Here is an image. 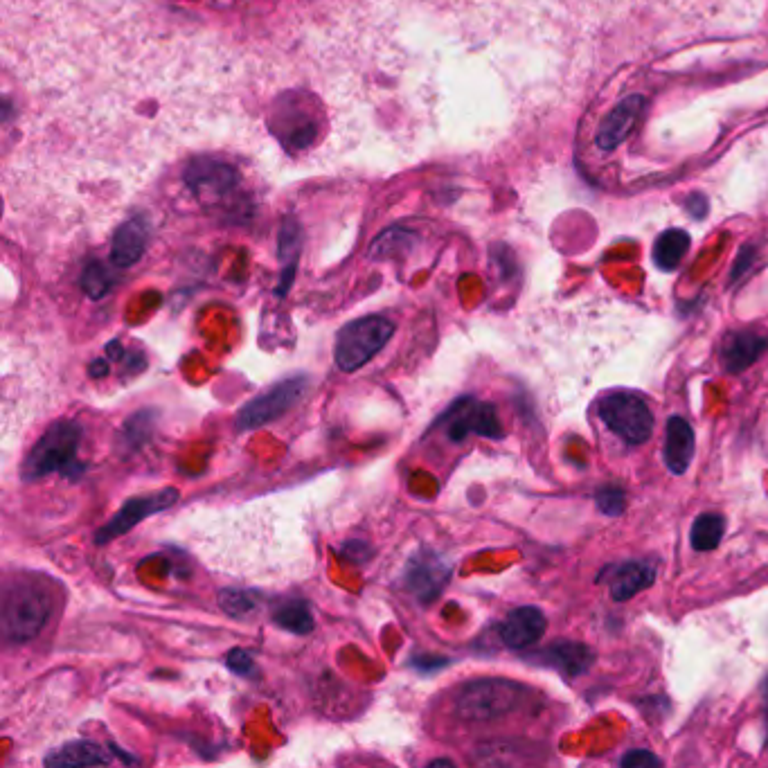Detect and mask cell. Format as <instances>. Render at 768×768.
<instances>
[{
  "mask_svg": "<svg viewBox=\"0 0 768 768\" xmlns=\"http://www.w3.org/2000/svg\"><path fill=\"white\" fill-rule=\"evenodd\" d=\"M79 442H82V426L68 419L52 424L32 446L23 462L21 476L25 482L41 480L50 473H61L66 478H79L86 471V464L77 460Z\"/></svg>",
  "mask_w": 768,
  "mask_h": 768,
  "instance_id": "1",
  "label": "cell"
},
{
  "mask_svg": "<svg viewBox=\"0 0 768 768\" xmlns=\"http://www.w3.org/2000/svg\"><path fill=\"white\" fill-rule=\"evenodd\" d=\"M52 615V597L37 582L16 579L3 588L0 624L7 642H30L46 627Z\"/></svg>",
  "mask_w": 768,
  "mask_h": 768,
  "instance_id": "2",
  "label": "cell"
},
{
  "mask_svg": "<svg viewBox=\"0 0 768 768\" xmlns=\"http://www.w3.org/2000/svg\"><path fill=\"white\" fill-rule=\"evenodd\" d=\"M525 696L528 690L507 678H478L462 687L455 699V710L464 721H496L519 710Z\"/></svg>",
  "mask_w": 768,
  "mask_h": 768,
  "instance_id": "3",
  "label": "cell"
},
{
  "mask_svg": "<svg viewBox=\"0 0 768 768\" xmlns=\"http://www.w3.org/2000/svg\"><path fill=\"white\" fill-rule=\"evenodd\" d=\"M395 334V323L386 316H363L343 325L334 343L338 370L356 372L368 365Z\"/></svg>",
  "mask_w": 768,
  "mask_h": 768,
  "instance_id": "4",
  "label": "cell"
},
{
  "mask_svg": "<svg viewBox=\"0 0 768 768\" xmlns=\"http://www.w3.org/2000/svg\"><path fill=\"white\" fill-rule=\"evenodd\" d=\"M600 417L611 431L631 446L645 444L654 433V415L645 399L633 392H613L600 401Z\"/></svg>",
  "mask_w": 768,
  "mask_h": 768,
  "instance_id": "5",
  "label": "cell"
},
{
  "mask_svg": "<svg viewBox=\"0 0 768 768\" xmlns=\"http://www.w3.org/2000/svg\"><path fill=\"white\" fill-rule=\"evenodd\" d=\"M307 392V377H291L280 383H275L269 390H264L262 395H257L244 404L237 415V428L239 431H255L266 424L275 422L282 415H287L289 410L305 397Z\"/></svg>",
  "mask_w": 768,
  "mask_h": 768,
  "instance_id": "6",
  "label": "cell"
},
{
  "mask_svg": "<svg viewBox=\"0 0 768 768\" xmlns=\"http://www.w3.org/2000/svg\"><path fill=\"white\" fill-rule=\"evenodd\" d=\"M435 426H444L446 435L453 442L467 440L469 435L491 437V440H500L505 435L503 428H500L496 408L473 397H462L455 401Z\"/></svg>",
  "mask_w": 768,
  "mask_h": 768,
  "instance_id": "7",
  "label": "cell"
},
{
  "mask_svg": "<svg viewBox=\"0 0 768 768\" xmlns=\"http://www.w3.org/2000/svg\"><path fill=\"white\" fill-rule=\"evenodd\" d=\"M178 500V491L174 487L160 489L156 494H145V496H136L129 498L118 512L113 514V519L104 525V528L97 530L95 534V543H109L118 537H124V534L131 532L138 523H142L149 516L165 512V509L172 507Z\"/></svg>",
  "mask_w": 768,
  "mask_h": 768,
  "instance_id": "8",
  "label": "cell"
},
{
  "mask_svg": "<svg viewBox=\"0 0 768 768\" xmlns=\"http://www.w3.org/2000/svg\"><path fill=\"white\" fill-rule=\"evenodd\" d=\"M449 579L451 564L431 550L415 552V555L408 559L404 570L406 588L422 604L433 602L435 597L444 591V586L449 584Z\"/></svg>",
  "mask_w": 768,
  "mask_h": 768,
  "instance_id": "9",
  "label": "cell"
},
{
  "mask_svg": "<svg viewBox=\"0 0 768 768\" xmlns=\"http://www.w3.org/2000/svg\"><path fill=\"white\" fill-rule=\"evenodd\" d=\"M185 183L201 201L223 199L237 185L235 167L201 158L185 169Z\"/></svg>",
  "mask_w": 768,
  "mask_h": 768,
  "instance_id": "10",
  "label": "cell"
},
{
  "mask_svg": "<svg viewBox=\"0 0 768 768\" xmlns=\"http://www.w3.org/2000/svg\"><path fill=\"white\" fill-rule=\"evenodd\" d=\"M647 100L642 95H629L615 106V109L606 115L600 124V131H597V147L602 151H613L615 147H620L624 140H627L636 124L640 122L642 113H645Z\"/></svg>",
  "mask_w": 768,
  "mask_h": 768,
  "instance_id": "11",
  "label": "cell"
},
{
  "mask_svg": "<svg viewBox=\"0 0 768 768\" xmlns=\"http://www.w3.org/2000/svg\"><path fill=\"white\" fill-rule=\"evenodd\" d=\"M546 627V615L537 606H519V609L509 611L507 618L500 622L498 636L509 649H528L543 638Z\"/></svg>",
  "mask_w": 768,
  "mask_h": 768,
  "instance_id": "12",
  "label": "cell"
},
{
  "mask_svg": "<svg viewBox=\"0 0 768 768\" xmlns=\"http://www.w3.org/2000/svg\"><path fill=\"white\" fill-rule=\"evenodd\" d=\"M768 350V336L759 332H732L723 338L721 363L728 374L750 368Z\"/></svg>",
  "mask_w": 768,
  "mask_h": 768,
  "instance_id": "13",
  "label": "cell"
},
{
  "mask_svg": "<svg viewBox=\"0 0 768 768\" xmlns=\"http://www.w3.org/2000/svg\"><path fill=\"white\" fill-rule=\"evenodd\" d=\"M534 663H541L546 667L557 669L559 674H564L568 678H575L579 674H584L588 667L593 665V651L586 645H579V642H568V640H557L552 642L550 647L541 649L537 656H532Z\"/></svg>",
  "mask_w": 768,
  "mask_h": 768,
  "instance_id": "14",
  "label": "cell"
},
{
  "mask_svg": "<svg viewBox=\"0 0 768 768\" xmlns=\"http://www.w3.org/2000/svg\"><path fill=\"white\" fill-rule=\"evenodd\" d=\"M149 239V228L142 219H131L122 223L115 232L113 244H111V262L118 269H129L136 264L142 255H145Z\"/></svg>",
  "mask_w": 768,
  "mask_h": 768,
  "instance_id": "15",
  "label": "cell"
},
{
  "mask_svg": "<svg viewBox=\"0 0 768 768\" xmlns=\"http://www.w3.org/2000/svg\"><path fill=\"white\" fill-rule=\"evenodd\" d=\"M665 462L676 476L687 471L694 458V431L683 417H669L665 437Z\"/></svg>",
  "mask_w": 768,
  "mask_h": 768,
  "instance_id": "16",
  "label": "cell"
},
{
  "mask_svg": "<svg viewBox=\"0 0 768 768\" xmlns=\"http://www.w3.org/2000/svg\"><path fill=\"white\" fill-rule=\"evenodd\" d=\"M113 762V753L95 741H70L46 757V766L70 768V766H104Z\"/></svg>",
  "mask_w": 768,
  "mask_h": 768,
  "instance_id": "17",
  "label": "cell"
},
{
  "mask_svg": "<svg viewBox=\"0 0 768 768\" xmlns=\"http://www.w3.org/2000/svg\"><path fill=\"white\" fill-rule=\"evenodd\" d=\"M656 579V570L645 561H627L613 570L611 575V597L618 602H627L633 595L645 591Z\"/></svg>",
  "mask_w": 768,
  "mask_h": 768,
  "instance_id": "18",
  "label": "cell"
},
{
  "mask_svg": "<svg viewBox=\"0 0 768 768\" xmlns=\"http://www.w3.org/2000/svg\"><path fill=\"white\" fill-rule=\"evenodd\" d=\"M690 244L692 239L685 230H678V228L665 230L654 244V262L658 269L660 271L678 269L683 262V257L687 255V250H690Z\"/></svg>",
  "mask_w": 768,
  "mask_h": 768,
  "instance_id": "19",
  "label": "cell"
},
{
  "mask_svg": "<svg viewBox=\"0 0 768 768\" xmlns=\"http://www.w3.org/2000/svg\"><path fill=\"white\" fill-rule=\"evenodd\" d=\"M298 253H300V228L293 219H287L282 226V235H280V260H282V278L275 293L282 298L284 293L291 289L293 282V271H296V262H298Z\"/></svg>",
  "mask_w": 768,
  "mask_h": 768,
  "instance_id": "20",
  "label": "cell"
},
{
  "mask_svg": "<svg viewBox=\"0 0 768 768\" xmlns=\"http://www.w3.org/2000/svg\"><path fill=\"white\" fill-rule=\"evenodd\" d=\"M273 622L284 631L296 633V636H307V633L314 631V615H311L309 604L302 600H291L278 606L273 611Z\"/></svg>",
  "mask_w": 768,
  "mask_h": 768,
  "instance_id": "21",
  "label": "cell"
},
{
  "mask_svg": "<svg viewBox=\"0 0 768 768\" xmlns=\"http://www.w3.org/2000/svg\"><path fill=\"white\" fill-rule=\"evenodd\" d=\"M726 532V519L719 514H701L692 525V548L699 552H708L719 548Z\"/></svg>",
  "mask_w": 768,
  "mask_h": 768,
  "instance_id": "22",
  "label": "cell"
},
{
  "mask_svg": "<svg viewBox=\"0 0 768 768\" xmlns=\"http://www.w3.org/2000/svg\"><path fill=\"white\" fill-rule=\"evenodd\" d=\"M154 419H156V413H151V410H140V413L133 415L129 422L124 424L120 444H124L127 453L140 449V446L147 442L151 428H154Z\"/></svg>",
  "mask_w": 768,
  "mask_h": 768,
  "instance_id": "23",
  "label": "cell"
},
{
  "mask_svg": "<svg viewBox=\"0 0 768 768\" xmlns=\"http://www.w3.org/2000/svg\"><path fill=\"white\" fill-rule=\"evenodd\" d=\"M219 606L230 618H246L257 609V595L241 588H223L219 593Z\"/></svg>",
  "mask_w": 768,
  "mask_h": 768,
  "instance_id": "24",
  "label": "cell"
},
{
  "mask_svg": "<svg viewBox=\"0 0 768 768\" xmlns=\"http://www.w3.org/2000/svg\"><path fill=\"white\" fill-rule=\"evenodd\" d=\"M82 287L86 291V296L91 300H102L111 289V275H109V271H106V266L100 262H93L91 266H88V269L84 271Z\"/></svg>",
  "mask_w": 768,
  "mask_h": 768,
  "instance_id": "25",
  "label": "cell"
},
{
  "mask_svg": "<svg viewBox=\"0 0 768 768\" xmlns=\"http://www.w3.org/2000/svg\"><path fill=\"white\" fill-rule=\"evenodd\" d=\"M595 500H597V507L609 516H618L624 512V507H627V496H624V491L620 487L597 489Z\"/></svg>",
  "mask_w": 768,
  "mask_h": 768,
  "instance_id": "26",
  "label": "cell"
},
{
  "mask_svg": "<svg viewBox=\"0 0 768 768\" xmlns=\"http://www.w3.org/2000/svg\"><path fill=\"white\" fill-rule=\"evenodd\" d=\"M228 669L230 672H235L237 676H244V678H250L255 674V660L253 656L248 654V651L244 649H232L228 654Z\"/></svg>",
  "mask_w": 768,
  "mask_h": 768,
  "instance_id": "27",
  "label": "cell"
},
{
  "mask_svg": "<svg viewBox=\"0 0 768 768\" xmlns=\"http://www.w3.org/2000/svg\"><path fill=\"white\" fill-rule=\"evenodd\" d=\"M620 764L627 768H645V766H660L663 762H660L654 753H649V750L636 748V750H629V753L622 757Z\"/></svg>",
  "mask_w": 768,
  "mask_h": 768,
  "instance_id": "28",
  "label": "cell"
},
{
  "mask_svg": "<svg viewBox=\"0 0 768 768\" xmlns=\"http://www.w3.org/2000/svg\"><path fill=\"white\" fill-rule=\"evenodd\" d=\"M753 260H755V246H744V248H741V253H739L737 262H735V269H732L730 280L737 282L741 275H744L750 269V264H753Z\"/></svg>",
  "mask_w": 768,
  "mask_h": 768,
  "instance_id": "29",
  "label": "cell"
},
{
  "mask_svg": "<svg viewBox=\"0 0 768 768\" xmlns=\"http://www.w3.org/2000/svg\"><path fill=\"white\" fill-rule=\"evenodd\" d=\"M444 665H449V658H442V656H415L413 658V667H417L422 674L437 672V669H442Z\"/></svg>",
  "mask_w": 768,
  "mask_h": 768,
  "instance_id": "30",
  "label": "cell"
},
{
  "mask_svg": "<svg viewBox=\"0 0 768 768\" xmlns=\"http://www.w3.org/2000/svg\"><path fill=\"white\" fill-rule=\"evenodd\" d=\"M687 210H690V214L694 219H703L705 214H708L710 210V203L708 199H705L703 194H692L690 199H687Z\"/></svg>",
  "mask_w": 768,
  "mask_h": 768,
  "instance_id": "31",
  "label": "cell"
},
{
  "mask_svg": "<svg viewBox=\"0 0 768 768\" xmlns=\"http://www.w3.org/2000/svg\"><path fill=\"white\" fill-rule=\"evenodd\" d=\"M88 374H91V377H95V379L106 377V374H109V361H104V359L93 361L91 368H88Z\"/></svg>",
  "mask_w": 768,
  "mask_h": 768,
  "instance_id": "32",
  "label": "cell"
},
{
  "mask_svg": "<svg viewBox=\"0 0 768 768\" xmlns=\"http://www.w3.org/2000/svg\"><path fill=\"white\" fill-rule=\"evenodd\" d=\"M431 766H453L451 759H435V762H431Z\"/></svg>",
  "mask_w": 768,
  "mask_h": 768,
  "instance_id": "33",
  "label": "cell"
}]
</instances>
